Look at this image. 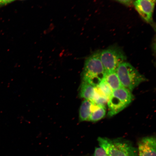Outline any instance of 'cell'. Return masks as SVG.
I'll return each instance as SVG.
<instances>
[{
    "mask_svg": "<svg viewBox=\"0 0 156 156\" xmlns=\"http://www.w3.org/2000/svg\"><path fill=\"white\" fill-rule=\"evenodd\" d=\"M133 4L139 14L147 23H151L155 3L149 0H135Z\"/></svg>",
    "mask_w": 156,
    "mask_h": 156,
    "instance_id": "obj_6",
    "label": "cell"
},
{
    "mask_svg": "<svg viewBox=\"0 0 156 156\" xmlns=\"http://www.w3.org/2000/svg\"><path fill=\"white\" fill-rule=\"evenodd\" d=\"M149 1L153 2L155 3L156 0H149Z\"/></svg>",
    "mask_w": 156,
    "mask_h": 156,
    "instance_id": "obj_16",
    "label": "cell"
},
{
    "mask_svg": "<svg viewBox=\"0 0 156 156\" xmlns=\"http://www.w3.org/2000/svg\"><path fill=\"white\" fill-rule=\"evenodd\" d=\"M105 71L100 58V52L93 53L85 60L82 75V81L96 87L104 79Z\"/></svg>",
    "mask_w": 156,
    "mask_h": 156,
    "instance_id": "obj_2",
    "label": "cell"
},
{
    "mask_svg": "<svg viewBox=\"0 0 156 156\" xmlns=\"http://www.w3.org/2000/svg\"><path fill=\"white\" fill-rule=\"evenodd\" d=\"M116 72L122 87L130 91L146 80L133 66L126 62L119 66Z\"/></svg>",
    "mask_w": 156,
    "mask_h": 156,
    "instance_id": "obj_3",
    "label": "cell"
},
{
    "mask_svg": "<svg viewBox=\"0 0 156 156\" xmlns=\"http://www.w3.org/2000/svg\"><path fill=\"white\" fill-rule=\"evenodd\" d=\"M100 59L105 73L116 72L121 64L125 61L126 56L118 46H111L100 52Z\"/></svg>",
    "mask_w": 156,
    "mask_h": 156,
    "instance_id": "obj_5",
    "label": "cell"
},
{
    "mask_svg": "<svg viewBox=\"0 0 156 156\" xmlns=\"http://www.w3.org/2000/svg\"><path fill=\"white\" fill-rule=\"evenodd\" d=\"M99 147L108 156H138L137 148L129 140L122 138L111 139L99 137L97 139Z\"/></svg>",
    "mask_w": 156,
    "mask_h": 156,
    "instance_id": "obj_1",
    "label": "cell"
},
{
    "mask_svg": "<svg viewBox=\"0 0 156 156\" xmlns=\"http://www.w3.org/2000/svg\"><path fill=\"white\" fill-rule=\"evenodd\" d=\"M156 142L155 136L142 138L138 142V156H156Z\"/></svg>",
    "mask_w": 156,
    "mask_h": 156,
    "instance_id": "obj_7",
    "label": "cell"
},
{
    "mask_svg": "<svg viewBox=\"0 0 156 156\" xmlns=\"http://www.w3.org/2000/svg\"><path fill=\"white\" fill-rule=\"evenodd\" d=\"M115 1L124 5L130 6L133 4L135 0H115Z\"/></svg>",
    "mask_w": 156,
    "mask_h": 156,
    "instance_id": "obj_14",
    "label": "cell"
},
{
    "mask_svg": "<svg viewBox=\"0 0 156 156\" xmlns=\"http://www.w3.org/2000/svg\"><path fill=\"white\" fill-rule=\"evenodd\" d=\"M94 94L95 87L85 81H82L79 88V97L92 102Z\"/></svg>",
    "mask_w": 156,
    "mask_h": 156,
    "instance_id": "obj_8",
    "label": "cell"
},
{
    "mask_svg": "<svg viewBox=\"0 0 156 156\" xmlns=\"http://www.w3.org/2000/svg\"><path fill=\"white\" fill-rule=\"evenodd\" d=\"M99 89L105 96L109 99L112 95L113 90L112 88L106 82L105 80L103 79L99 85L97 86Z\"/></svg>",
    "mask_w": 156,
    "mask_h": 156,
    "instance_id": "obj_12",
    "label": "cell"
},
{
    "mask_svg": "<svg viewBox=\"0 0 156 156\" xmlns=\"http://www.w3.org/2000/svg\"><path fill=\"white\" fill-rule=\"evenodd\" d=\"M92 102L85 99L82 103L79 109L80 122L88 121L91 112Z\"/></svg>",
    "mask_w": 156,
    "mask_h": 156,
    "instance_id": "obj_10",
    "label": "cell"
},
{
    "mask_svg": "<svg viewBox=\"0 0 156 156\" xmlns=\"http://www.w3.org/2000/svg\"><path fill=\"white\" fill-rule=\"evenodd\" d=\"M105 107L92 102L91 112L88 121L97 122L102 119L106 115Z\"/></svg>",
    "mask_w": 156,
    "mask_h": 156,
    "instance_id": "obj_9",
    "label": "cell"
},
{
    "mask_svg": "<svg viewBox=\"0 0 156 156\" xmlns=\"http://www.w3.org/2000/svg\"><path fill=\"white\" fill-rule=\"evenodd\" d=\"M133 99L131 91L124 87L113 90L107 102L108 116L112 117L118 114L127 107Z\"/></svg>",
    "mask_w": 156,
    "mask_h": 156,
    "instance_id": "obj_4",
    "label": "cell"
},
{
    "mask_svg": "<svg viewBox=\"0 0 156 156\" xmlns=\"http://www.w3.org/2000/svg\"><path fill=\"white\" fill-rule=\"evenodd\" d=\"M91 156H108L106 152L101 147L95 148L94 152Z\"/></svg>",
    "mask_w": 156,
    "mask_h": 156,
    "instance_id": "obj_13",
    "label": "cell"
},
{
    "mask_svg": "<svg viewBox=\"0 0 156 156\" xmlns=\"http://www.w3.org/2000/svg\"><path fill=\"white\" fill-rule=\"evenodd\" d=\"M15 1V0H0V6L7 5Z\"/></svg>",
    "mask_w": 156,
    "mask_h": 156,
    "instance_id": "obj_15",
    "label": "cell"
},
{
    "mask_svg": "<svg viewBox=\"0 0 156 156\" xmlns=\"http://www.w3.org/2000/svg\"><path fill=\"white\" fill-rule=\"evenodd\" d=\"M104 79L113 90L123 87L116 72L105 73Z\"/></svg>",
    "mask_w": 156,
    "mask_h": 156,
    "instance_id": "obj_11",
    "label": "cell"
}]
</instances>
